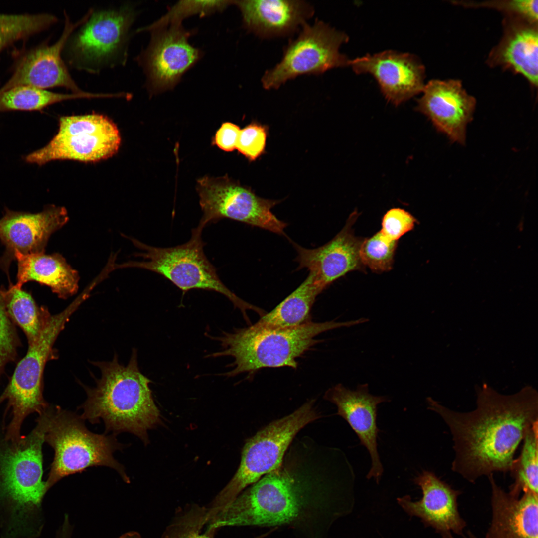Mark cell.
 <instances>
[{
  "label": "cell",
  "mask_w": 538,
  "mask_h": 538,
  "mask_svg": "<svg viewBox=\"0 0 538 538\" xmlns=\"http://www.w3.org/2000/svg\"><path fill=\"white\" fill-rule=\"evenodd\" d=\"M148 31L150 42L136 61L146 76L147 90L153 95L174 88L184 74L200 60L202 53L190 44L191 32L182 24Z\"/></svg>",
  "instance_id": "5bb4252c"
},
{
  "label": "cell",
  "mask_w": 538,
  "mask_h": 538,
  "mask_svg": "<svg viewBox=\"0 0 538 538\" xmlns=\"http://www.w3.org/2000/svg\"><path fill=\"white\" fill-rule=\"evenodd\" d=\"M364 322L363 318L345 322L310 321L287 328H269L254 324L231 332H223L220 336L213 337L220 342L221 350L207 357L227 356L234 359L231 364L232 369L223 374L227 377L252 373L264 368L296 369L297 359L319 343L316 337L320 334Z\"/></svg>",
  "instance_id": "277c9868"
},
{
  "label": "cell",
  "mask_w": 538,
  "mask_h": 538,
  "mask_svg": "<svg viewBox=\"0 0 538 538\" xmlns=\"http://www.w3.org/2000/svg\"><path fill=\"white\" fill-rule=\"evenodd\" d=\"M101 372L95 387L85 388L87 398L79 407L80 416L92 424L104 422L106 432H127L145 444L148 431L160 422V412L149 387L151 381L140 371L136 350L128 364L119 363L116 356L109 362L95 363Z\"/></svg>",
  "instance_id": "3957f363"
},
{
  "label": "cell",
  "mask_w": 538,
  "mask_h": 538,
  "mask_svg": "<svg viewBox=\"0 0 538 538\" xmlns=\"http://www.w3.org/2000/svg\"><path fill=\"white\" fill-rule=\"evenodd\" d=\"M538 0H513L485 1L477 6L496 8L505 16L519 17L528 21L538 23Z\"/></svg>",
  "instance_id": "8d00e7d4"
},
{
  "label": "cell",
  "mask_w": 538,
  "mask_h": 538,
  "mask_svg": "<svg viewBox=\"0 0 538 538\" xmlns=\"http://www.w3.org/2000/svg\"><path fill=\"white\" fill-rule=\"evenodd\" d=\"M44 441L38 422L30 435L1 458L0 513L4 514L5 538H32L41 531V503L47 491L42 479Z\"/></svg>",
  "instance_id": "5b68a950"
},
{
  "label": "cell",
  "mask_w": 538,
  "mask_h": 538,
  "mask_svg": "<svg viewBox=\"0 0 538 538\" xmlns=\"http://www.w3.org/2000/svg\"><path fill=\"white\" fill-rule=\"evenodd\" d=\"M322 292L309 274L295 290L255 324L269 328H287L310 321L312 307Z\"/></svg>",
  "instance_id": "484cf974"
},
{
  "label": "cell",
  "mask_w": 538,
  "mask_h": 538,
  "mask_svg": "<svg viewBox=\"0 0 538 538\" xmlns=\"http://www.w3.org/2000/svg\"><path fill=\"white\" fill-rule=\"evenodd\" d=\"M64 25L60 37L52 44L43 42L21 53L15 61L10 78L0 88V92L18 85H30L47 89L60 87L71 93L81 89L70 74L63 57L65 43L73 31L85 19L72 21L66 11Z\"/></svg>",
  "instance_id": "9a60e30c"
},
{
  "label": "cell",
  "mask_w": 538,
  "mask_h": 538,
  "mask_svg": "<svg viewBox=\"0 0 538 538\" xmlns=\"http://www.w3.org/2000/svg\"><path fill=\"white\" fill-rule=\"evenodd\" d=\"M239 9L244 27L262 39L290 36L314 15L309 2L298 0H233Z\"/></svg>",
  "instance_id": "7402d4cb"
},
{
  "label": "cell",
  "mask_w": 538,
  "mask_h": 538,
  "mask_svg": "<svg viewBox=\"0 0 538 538\" xmlns=\"http://www.w3.org/2000/svg\"><path fill=\"white\" fill-rule=\"evenodd\" d=\"M491 486L492 517L485 538H538V494L515 496L488 476Z\"/></svg>",
  "instance_id": "cb8c5ba5"
},
{
  "label": "cell",
  "mask_w": 538,
  "mask_h": 538,
  "mask_svg": "<svg viewBox=\"0 0 538 538\" xmlns=\"http://www.w3.org/2000/svg\"><path fill=\"white\" fill-rule=\"evenodd\" d=\"M283 463L250 487L211 519L212 530L226 526H308L329 508L324 483L294 462Z\"/></svg>",
  "instance_id": "7a4b0ae2"
},
{
  "label": "cell",
  "mask_w": 538,
  "mask_h": 538,
  "mask_svg": "<svg viewBox=\"0 0 538 538\" xmlns=\"http://www.w3.org/2000/svg\"><path fill=\"white\" fill-rule=\"evenodd\" d=\"M87 13L65 43L63 57L67 65L91 74L125 65L137 14L135 5L127 2L92 8Z\"/></svg>",
  "instance_id": "52a82bcc"
},
{
  "label": "cell",
  "mask_w": 538,
  "mask_h": 538,
  "mask_svg": "<svg viewBox=\"0 0 538 538\" xmlns=\"http://www.w3.org/2000/svg\"><path fill=\"white\" fill-rule=\"evenodd\" d=\"M196 190L203 212L198 227L227 218L286 236V223L271 211L278 200L261 198L227 175L203 177Z\"/></svg>",
  "instance_id": "4fadbf2b"
},
{
  "label": "cell",
  "mask_w": 538,
  "mask_h": 538,
  "mask_svg": "<svg viewBox=\"0 0 538 538\" xmlns=\"http://www.w3.org/2000/svg\"><path fill=\"white\" fill-rule=\"evenodd\" d=\"M538 399L530 387L504 395L485 386L477 390L476 408L461 412L427 398L428 409L441 417L452 435V470L470 483L509 471L518 446L538 422Z\"/></svg>",
  "instance_id": "6da1fadb"
},
{
  "label": "cell",
  "mask_w": 538,
  "mask_h": 538,
  "mask_svg": "<svg viewBox=\"0 0 538 538\" xmlns=\"http://www.w3.org/2000/svg\"><path fill=\"white\" fill-rule=\"evenodd\" d=\"M82 301L77 298L60 313L50 316L37 339L29 345L27 354L17 364L10 381L0 396V403L7 400L12 409L13 418L7 437L19 440L21 425L32 412L41 414L47 408L42 396V377L46 362L53 353V346L72 314Z\"/></svg>",
  "instance_id": "30bf717a"
},
{
  "label": "cell",
  "mask_w": 538,
  "mask_h": 538,
  "mask_svg": "<svg viewBox=\"0 0 538 538\" xmlns=\"http://www.w3.org/2000/svg\"><path fill=\"white\" fill-rule=\"evenodd\" d=\"M397 245V241L388 239L380 231L363 239L359 250L361 261L374 272L389 271L393 267Z\"/></svg>",
  "instance_id": "1f68e13d"
},
{
  "label": "cell",
  "mask_w": 538,
  "mask_h": 538,
  "mask_svg": "<svg viewBox=\"0 0 538 538\" xmlns=\"http://www.w3.org/2000/svg\"><path fill=\"white\" fill-rule=\"evenodd\" d=\"M58 21L48 13H0V53L15 41L47 29Z\"/></svg>",
  "instance_id": "f546056e"
},
{
  "label": "cell",
  "mask_w": 538,
  "mask_h": 538,
  "mask_svg": "<svg viewBox=\"0 0 538 538\" xmlns=\"http://www.w3.org/2000/svg\"><path fill=\"white\" fill-rule=\"evenodd\" d=\"M266 127L256 122L240 130L236 149L250 161L263 154L266 143Z\"/></svg>",
  "instance_id": "836d02e7"
},
{
  "label": "cell",
  "mask_w": 538,
  "mask_h": 538,
  "mask_svg": "<svg viewBox=\"0 0 538 538\" xmlns=\"http://www.w3.org/2000/svg\"><path fill=\"white\" fill-rule=\"evenodd\" d=\"M3 286L0 287V375L5 365L16 356L19 342L14 325L6 310Z\"/></svg>",
  "instance_id": "d6a6232c"
},
{
  "label": "cell",
  "mask_w": 538,
  "mask_h": 538,
  "mask_svg": "<svg viewBox=\"0 0 538 538\" xmlns=\"http://www.w3.org/2000/svg\"><path fill=\"white\" fill-rule=\"evenodd\" d=\"M240 127L231 122L223 123L217 131L213 143L226 152L233 151L236 145L240 132Z\"/></svg>",
  "instance_id": "74e56055"
},
{
  "label": "cell",
  "mask_w": 538,
  "mask_h": 538,
  "mask_svg": "<svg viewBox=\"0 0 538 538\" xmlns=\"http://www.w3.org/2000/svg\"><path fill=\"white\" fill-rule=\"evenodd\" d=\"M205 526L203 508L188 514L170 525L162 538H213L212 534L201 530ZM265 536L255 538H261Z\"/></svg>",
  "instance_id": "e575fe53"
},
{
  "label": "cell",
  "mask_w": 538,
  "mask_h": 538,
  "mask_svg": "<svg viewBox=\"0 0 538 538\" xmlns=\"http://www.w3.org/2000/svg\"><path fill=\"white\" fill-rule=\"evenodd\" d=\"M233 0H181L173 5L168 11L160 19L144 27L138 28V32L148 31L174 24H182V21L191 16L209 15L216 12L222 11Z\"/></svg>",
  "instance_id": "4dcf8cb0"
},
{
  "label": "cell",
  "mask_w": 538,
  "mask_h": 538,
  "mask_svg": "<svg viewBox=\"0 0 538 538\" xmlns=\"http://www.w3.org/2000/svg\"><path fill=\"white\" fill-rule=\"evenodd\" d=\"M357 74L369 73L376 79L385 98L398 106L422 92L425 68L408 53L386 50L349 60Z\"/></svg>",
  "instance_id": "e0dca14e"
},
{
  "label": "cell",
  "mask_w": 538,
  "mask_h": 538,
  "mask_svg": "<svg viewBox=\"0 0 538 538\" xmlns=\"http://www.w3.org/2000/svg\"><path fill=\"white\" fill-rule=\"evenodd\" d=\"M358 216L356 212L352 213L342 230L322 246L308 249L292 242L297 253L298 269H307L322 291L348 272L364 270L359 255L363 239L355 235L352 228Z\"/></svg>",
  "instance_id": "ac0fdd59"
},
{
  "label": "cell",
  "mask_w": 538,
  "mask_h": 538,
  "mask_svg": "<svg viewBox=\"0 0 538 538\" xmlns=\"http://www.w3.org/2000/svg\"><path fill=\"white\" fill-rule=\"evenodd\" d=\"M202 230L196 227L192 229L188 242L167 248L151 246L131 238L134 244L143 251L136 256L144 260L131 262L125 266L141 268L158 273L184 293L193 289L220 293L240 310L247 321L249 320L247 310H253L262 315L264 310L238 297L221 280L216 268L204 253L205 243L202 239Z\"/></svg>",
  "instance_id": "9c48e42d"
},
{
  "label": "cell",
  "mask_w": 538,
  "mask_h": 538,
  "mask_svg": "<svg viewBox=\"0 0 538 538\" xmlns=\"http://www.w3.org/2000/svg\"><path fill=\"white\" fill-rule=\"evenodd\" d=\"M15 260L18 267L15 284L17 287L22 288L26 283L34 281L50 287L62 299H67L77 292L79 273L60 254L43 252L23 255L17 253Z\"/></svg>",
  "instance_id": "d4e9b609"
},
{
  "label": "cell",
  "mask_w": 538,
  "mask_h": 538,
  "mask_svg": "<svg viewBox=\"0 0 538 538\" xmlns=\"http://www.w3.org/2000/svg\"><path fill=\"white\" fill-rule=\"evenodd\" d=\"M503 36L490 52L487 63L523 76L538 85V23L510 16L503 20Z\"/></svg>",
  "instance_id": "603a6c76"
},
{
  "label": "cell",
  "mask_w": 538,
  "mask_h": 538,
  "mask_svg": "<svg viewBox=\"0 0 538 538\" xmlns=\"http://www.w3.org/2000/svg\"><path fill=\"white\" fill-rule=\"evenodd\" d=\"M416 222V219L408 211L400 208H393L384 214L380 231L388 239L397 241L402 236L412 230Z\"/></svg>",
  "instance_id": "d590c367"
},
{
  "label": "cell",
  "mask_w": 538,
  "mask_h": 538,
  "mask_svg": "<svg viewBox=\"0 0 538 538\" xmlns=\"http://www.w3.org/2000/svg\"><path fill=\"white\" fill-rule=\"evenodd\" d=\"M63 207L47 205L38 213L13 211L4 207L0 219V241L5 249L0 257V269L11 282L9 269L17 253L26 255L45 252L50 236L68 222Z\"/></svg>",
  "instance_id": "2e32d148"
},
{
  "label": "cell",
  "mask_w": 538,
  "mask_h": 538,
  "mask_svg": "<svg viewBox=\"0 0 538 538\" xmlns=\"http://www.w3.org/2000/svg\"><path fill=\"white\" fill-rule=\"evenodd\" d=\"M298 36L284 48L280 61L261 78L263 87L277 89L288 81L304 75H318L335 68L349 66L350 59L339 48L349 37L322 21L305 24Z\"/></svg>",
  "instance_id": "7c38bea8"
},
{
  "label": "cell",
  "mask_w": 538,
  "mask_h": 538,
  "mask_svg": "<svg viewBox=\"0 0 538 538\" xmlns=\"http://www.w3.org/2000/svg\"><path fill=\"white\" fill-rule=\"evenodd\" d=\"M38 422L44 432V441L54 450L47 491L63 478L94 466L113 468L125 482H129L124 466L113 456L115 451L124 447L116 435L94 433L81 416L59 406L47 407Z\"/></svg>",
  "instance_id": "8992f818"
},
{
  "label": "cell",
  "mask_w": 538,
  "mask_h": 538,
  "mask_svg": "<svg viewBox=\"0 0 538 538\" xmlns=\"http://www.w3.org/2000/svg\"><path fill=\"white\" fill-rule=\"evenodd\" d=\"M324 398L337 407V414L349 424L368 451L371 467L366 477L379 483L383 473L377 449L379 429L377 425L378 405L390 401L386 396H374L369 393L368 384H359L351 390L342 384L329 388Z\"/></svg>",
  "instance_id": "ffe728a7"
},
{
  "label": "cell",
  "mask_w": 538,
  "mask_h": 538,
  "mask_svg": "<svg viewBox=\"0 0 538 538\" xmlns=\"http://www.w3.org/2000/svg\"><path fill=\"white\" fill-rule=\"evenodd\" d=\"M3 297L8 314L24 331L29 345L34 342L50 317L47 309L39 307L31 292L17 287L12 282L4 287Z\"/></svg>",
  "instance_id": "83f0119b"
},
{
  "label": "cell",
  "mask_w": 538,
  "mask_h": 538,
  "mask_svg": "<svg viewBox=\"0 0 538 538\" xmlns=\"http://www.w3.org/2000/svg\"><path fill=\"white\" fill-rule=\"evenodd\" d=\"M536 422L524 438L521 453L509 471L514 479L509 492L519 497L522 491L538 494V426Z\"/></svg>",
  "instance_id": "f1b7e54d"
},
{
  "label": "cell",
  "mask_w": 538,
  "mask_h": 538,
  "mask_svg": "<svg viewBox=\"0 0 538 538\" xmlns=\"http://www.w3.org/2000/svg\"><path fill=\"white\" fill-rule=\"evenodd\" d=\"M109 93H60L30 85H18L0 92V112L40 111L62 101L77 99L109 98Z\"/></svg>",
  "instance_id": "4316f807"
},
{
  "label": "cell",
  "mask_w": 538,
  "mask_h": 538,
  "mask_svg": "<svg viewBox=\"0 0 538 538\" xmlns=\"http://www.w3.org/2000/svg\"><path fill=\"white\" fill-rule=\"evenodd\" d=\"M422 92L417 111L427 116L452 142L465 144L467 126L476 107L475 98L467 93L459 80H431Z\"/></svg>",
  "instance_id": "d6986e66"
},
{
  "label": "cell",
  "mask_w": 538,
  "mask_h": 538,
  "mask_svg": "<svg viewBox=\"0 0 538 538\" xmlns=\"http://www.w3.org/2000/svg\"><path fill=\"white\" fill-rule=\"evenodd\" d=\"M116 538H143L141 535L136 531L127 532Z\"/></svg>",
  "instance_id": "f35d334b"
},
{
  "label": "cell",
  "mask_w": 538,
  "mask_h": 538,
  "mask_svg": "<svg viewBox=\"0 0 538 538\" xmlns=\"http://www.w3.org/2000/svg\"><path fill=\"white\" fill-rule=\"evenodd\" d=\"M310 400L291 414L270 423L249 439L239 467L232 479L207 508L213 516L232 502L247 486L280 467L298 432L320 416Z\"/></svg>",
  "instance_id": "ba28073f"
},
{
  "label": "cell",
  "mask_w": 538,
  "mask_h": 538,
  "mask_svg": "<svg viewBox=\"0 0 538 538\" xmlns=\"http://www.w3.org/2000/svg\"><path fill=\"white\" fill-rule=\"evenodd\" d=\"M121 142L118 127L107 116H64L59 118L58 131L51 140L24 159L39 166L58 160L96 162L116 154Z\"/></svg>",
  "instance_id": "8fae6325"
},
{
  "label": "cell",
  "mask_w": 538,
  "mask_h": 538,
  "mask_svg": "<svg viewBox=\"0 0 538 538\" xmlns=\"http://www.w3.org/2000/svg\"><path fill=\"white\" fill-rule=\"evenodd\" d=\"M413 480L421 488L422 497L417 501H412L409 495L398 498L397 502L404 510L421 519L442 538H454L453 533L463 536L466 524L460 515L457 503L461 492L430 471L423 470Z\"/></svg>",
  "instance_id": "44dd1931"
},
{
  "label": "cell",
  "mask_w": 538,
  "mask_h": 538,
  "mask_svg": "<svg viewBox=\"0 0 538 538\" xmlns=\"http://www.w3.org/2000/svg\"><path fill=\"white\" fill-rule=\"evenodd\" d=\"M467 534V537L466 538H478L470 531H468Z\"/></svg>",
  "instance_id": "ab89813d"
}]
</instances>
